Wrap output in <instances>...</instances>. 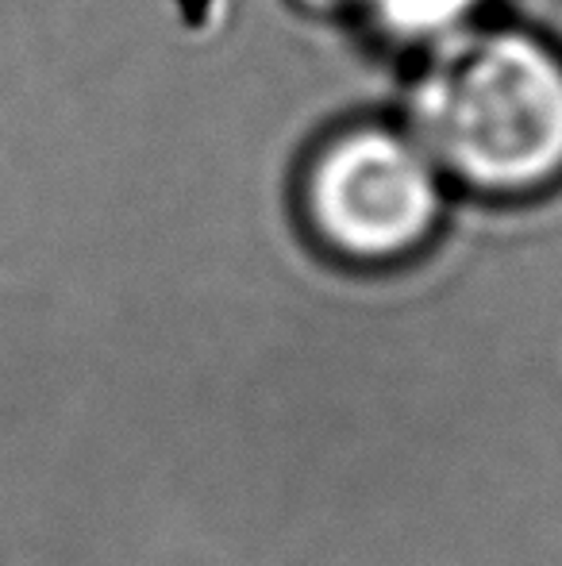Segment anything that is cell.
Segmentation results:
<instances>
[{
	"mask_svg": "<svg viewBox=\"0 0 562 566\" xmlns=\"http://www.w3.org/2000/svg\"><path fill=\"white\" fill-rule=\"evenodd\" d=\"M447 209L432 155L385 127L339 132L297 174L300 224L343 266L385 270L421 259Z\"/></svg>",
	"mask_w": 562,
	"mask_h": 566,
	"instance_id": "7a4b0ae2",
	"label": "cell"
},
{
	"mask_svg": "<svg viewBox=\"0 0 562 566\" xmlns=\"http://www.w3.org/2000/svg\"><path fill=\"white\" fill-rule=\"evenodd\" d=\"M416 143L481 201L562 186V59L532 35H474L439 54L413 105Z\"/></svg>",
	"mask_w": 562,
	"mask_h": 566,
	"instance_id": "6da1fadb",
	"label": "cell"
},
{
	"mask_svg": "<svg viewBox=\"0 0 562 566\" xmlns=\"http://www.w3.org/2000/svg\"><path fill=\"white\" fill-rule=\"evenodd\" d=\"M312 4H347V0H312Z\"/></svg>",
	"mask_w": 562,
	"mask_h": 566,
	"instance_id": "277c9868",
	"label": "cell"
},
{
	"mask_svg": "<svg viewBox=\"0 0 562 566\" xmlns=\"http://www.w3.org/2000/svg\"><path fill=\"white\" fill-rule=\"evenodd\" d=\"M390 31L409 39H432L458 28L478 0H367Z\"/></svg>",
	"mask_w": 562,
	"mask_h": 566,
	"instance_id": "3957f363",
	"label": "cell"
}]
</instances>
